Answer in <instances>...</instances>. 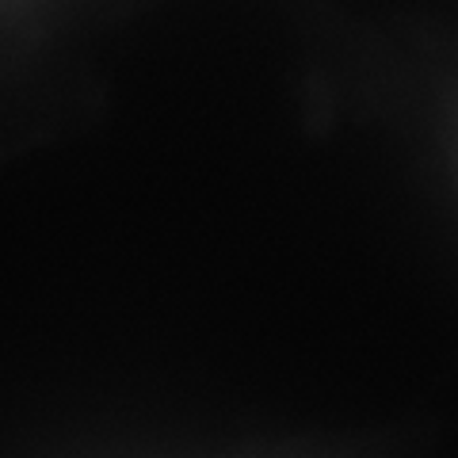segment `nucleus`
I'll return each instance as SVG.
<instances>
[]
</instances>
